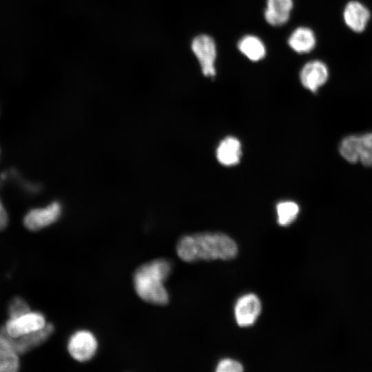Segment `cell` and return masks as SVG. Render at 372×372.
Segmentation results:
<instances>
[{"mask_svg":"<svg viewBox=\"0 0 372 372\" xmlns=\"http://www.w3.org/2000/svg\"><path fill=\"white\" fill-rule=\"evenodd\" d=\"M358 135H349L344 137L339 146L340 155L349 163H356L359 161L357 152Z\"/></svg>","mask_w":372,"mask_h":372,"instance_id":"e0dca14e","label":"cell"},{"mask_svg":"<svg viewBox=\"0 0 372 372\" xmlns=\"http://www.w3.org/2000/svg\"><path fill=\"white\" fill-rule=\"evenodd\" d=\"M262 304L259 298L254 293L240 296L234 307L236 323L241 327L253 325L260 316Z\"/></svg>","mask_w":372,"mask_h":372,"instance_id":"52a82bcc","label":"cell"},{"mask_svg":"<svg viewBox=\"0 0 372 372\" xmlns=\"http://www.w3.org/2000/svg\"><path fill=\"white\" fill-rule=\"evenodd\" d=\"M216 371L217 372H242L243 367L239 362L226 358L218 363Z\"/></svg>","mask_w":372,"mask_h":372,"instance_id":"ffe728a7","label":"cell"},{"mask_svg":"<svg viewBox=\"0 0 372 372\" xmlns=\"http://www.w3.org/2000/svg\"><path fill=\"white\" fill-rule=\"evenodd\" d=\"M238 48L250 61L256 62L266 55V48L263 42L256 36L246 35L238 43Z\"/></svg>","mask_w":372,"mask_h":372,"instance_id":"5bb4252c","label":"cell"},{"mask_svg":"<svg viewBox=\"0 0 372 372\" xmlns=\"http://www.w3.org/2000/svg\"><path fill=\"white\" fill-rule=\"evenodd\" d=\"M0 153H1V151H0Z\"/></svg>","mask_w":372,"mask_h":372,"instance_id":"7402d4cb","label":"cell"},{"mask_svg":"<svg viewBox=\"0 0 372 372\" xmlns=\"http://www.w3.org/2000/svg\"><path fill=\"white\" fill-rule=\"evenodd\" d=\"M216 156L218 161L226 166L237 164L241 156V145L234 137H227L219 144Z\"/></svg>","mask_w":372,"mask_h":372,"instance_id":"4fadbf2b","label":"cell"},{"mask_svg":"<svg viewBox=\"0 0 372 372\" xmlns=\"http://www.w3.org/2000/svg\"><path fill=\"white\" fill-rule=\"evenodd\" d=\"M30 311L28 303L20 297L14 298L8 306L10 318H15Z\"/></svg>","mask_w":372,"mask_h":372,"instance_id":"d6986e66","label":"cell"},{"mask_svg":"<svg viewBox=\"0 0 372 372\" xmlns=\"http://www.w3.org/2000/svg\"><path fill=\"white\" fill-rule=\"evenodd\" d=\"M329 71L325 63L314 60L307 63L300 73L302 85L311 92H316L327 81Z\"/></svg>","mask_w":372,"mask_h":372,"instance_id":"9c48e42d","label":"cell"},{"mask_svg":"<svg viewBox=\"0 0 372 372\" xmlns=\"http://www.w3.org/2000/svg\"><path fill=\"white\" fill-rule=\"evenodd\" d=\"M357 152L362 165L372 166V132L358 135Z\"/></svg>","mask_w":372,"mask_h":372,"instance_id":"9a60e30c","label":"cell"},{"mask_svg":"<svg viewBox=\"0 0 372 372\" xmlns=\"http://www.w3.org/2000/svg\"><path fill=\"white\" fill-rule=\"evenodd\" d=\"M67 347L73 359L84 362L89 361L95 355L98 342L92 332L87 330H79L70 337Z\"/></svg>","mask_w":372,"mask_h":372,"instance_id":"5b68a950","label":"cell"},{"mask_svg":"<svg viewBox=\"0 0 372 372\" xmlns=\"http://www.w3.org/2000/svg\"><path fill=\"white\" fill-rule=\"evenodd\" d=\"M236 242L223 233H200L183 236L176 245L178 256L187 262L231 260L238 254Z\"/></svg>","mask_w":372,"mask_h":372,"instance_id":"6da1fadb","label":"cell"},{"mask_svg":"<svg viewBox=\"0 0 372 372\" xmlns=\"http://www.w3.org/2000/svg\"><path fill=\"white\" fill-rule=\"evenodd\" d=\"M316 36L312 30L307 27H299L291 34L288 44L296 52L308 53L315 47Z\"/></svg>","mask_w":372,"mask_h":372,"instance_id":"7c38bea8","label":"cell"},{"mask_svg":"<svg viewBox=\"0 0 372 372\" xmlns=\"http://www.w3.org/2000/svg\"><path fill=\"white\" fill-rule=\"evenodd\" d=\"M19 366V355L0 348V372H16Z\"/></svg>","mask_w":372,"mask_h":372,"instance_id":"ac0fdd59","label":"cell"},{"mask_svg":"<svg viewBox=\"0 0 372 372\" xmlns=\"http://www.w3.org/2000/svg\"><path fill=\"white\" fill-rule=\"evenodd\" d=\"M61 213L62 205L54 201L45 207L30 209L23 218V225L30 231H38L57 221Z\"/></svg>","mask_w":372,"mask_h":372,"instance_id":"8992f818","label":"cell"},{"mask_svg":"<svg viewBox=\"0 0 372 372\" xmlns=\"http://www.w3.org/2000/svg\"><path fill=\"white\" fill-rule=\"evenodd\" d=\"M47 324L45 316L39 312L29 311L15 318H10L4 327L12 337H19L41 329Z\"/></svg>","mask_w":372,"mask_h":372,"instance_id":"ba28073f","label":"cell"},{"mask_svg":"<svg viewBox=\"0 0 372 372\" xmlns=\"http://www.w3.org/2000/svg\"><path fill=\"white\" fill-rule=\"evenodd\" d=\"M172 271V265L166 259L158 258L138 267L133 276L136 294L143 301L155 305L169 302V294L164 282Z\"/></svg>","mask_w":372,"mask_h":372,"instance_id":"7a4b0ae2","label":"cell"},{"mask_svg":"<svg viewBox=\"0 0 372 372\" xmlns=\"http://www.w3.org/2000/svg\"><path fill=\"white\" fill-rule=\"evenodd\" d=\"M54 331V325L47 323L40 330L19 337H12L3 326L0 329V348L11 351L19 355L25 354L45 342Z\"/></svg>","mask_w":372,"mask_h":372,"instance_id":"3957f363","label":"cell"},{"mask_svg":"<svg viewBox=\"0 0 372 372\" xmlns=\"http://www.w3.org/2000/svg\"><path fill=\"white\" fill-rule=\"evenodd\" d=\"M8 223V215L7 211L0 199V231L4 229Z\"/></svg>","mask_w":372,"mask_h":372,"instance_id":"44dd1931","label":"cell"},{"mask_svg":"<svg viewBox=\"0 0 372 372\" xmlns=\"http://www.w3.org/2000/svg\"><path fill=\"white\" fill-rule=\"evenodd\" d=\"M276 210L278 223L286 226L295 220L299 212V207L293 201H284L277 205Z\"/></svg>","mask_w":372,"mask_h":372,"instance_id":"2e32d148","label":"cell"},{"mask_svg":"<svg viewBox=\"0 0 372 372\" xmlns=\"http://www.w3.org/2000/svg\"><path fill=\"white\" fill-rule=\"evenodd\" d=\"M191 48L200 63L203 74L206 76H214L217 50L212 37L207 34L198 35L192 40Z\"/></svg>","mask_w":372,"mask_h":372,"instance_id":"277c9868","label":"cell"},{"mask_svg":"<svg viewBox=\"0 0 372 372\" xmlns=\"http://www.w3.org/2000/svg\"><path fill=\"white\" fill-rule=\"evenodd\" d=\"M343 15L347 25L356 32L364 30L370 19V12L367 8L356 1H350L346 5Z\"/></svg>","mask_w":372,"mask_h":372,"instance_id":"30bf717a","label":"cell"},{"mask_svg":"<svg viewBox=\"0 0 372 372\" xmlns=\"http://www.w3.org/2000/svg\"><path fill=\"white\" fill-rule=\"evenodd\" d=\"M293 6V0H267L264 12L266 21L273 26L285 24L289 19Z\"/></svg>","mask_w":372,"mask_h":372,"instance_id":"8fae6325","label":"cell"}]
</instances>
